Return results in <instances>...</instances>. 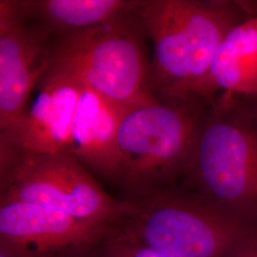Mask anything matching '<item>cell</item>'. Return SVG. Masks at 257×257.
Instances as JSON below:
<instances>
[{
    "mask_svg": "<svg viewBox=\"0 0 257 257\" xmlns=\"http://www.w3.org/2000/svg\"><path fill=\"white\" fill-rule=\"evenodd\" d=\"M135 13L152 45L154 97L195 96L223 39L248 18L237 0H140Z\"/></svg>",
    "mask_w": 257,
    "mask_h": 257,
    "instance_id": "cell-1",
    "label": "cell"
},
{
    "mask_svg": "<svg viewBox=\"0 0 257 257\" xmlns=\"http://www.w3.org/2000/svg\"><path fill=\"white\" fill-rule=\"evenodd\" d=\"M181 187L257 226V101L209 106Z\"/></svg>",
    "mask_w": 257,
    "mask_h": 257,
    "instance_id": "cell-2",
    "label": "cell"
},
{
    "mask_svg": "<svg viewBox=\"0 0 257 257\" xmlns=\"http://www.w3.org/2000/svg\"><path fill=\"white\" fill-rule=\"evenodd\" d=\"M209 106L194 95L152 97L125 110L117 134L121 184L130 195L183 179Z\"/></svg>",
    "mask_w": 257,
    "mask_h": 257,
    "instance_id": "cell-3",
    "label": "cell"
},
{
    "mask_svg": "<svg viewBox=\"0 0 257 257\" xmlns=\"http://www.w3.org/2000/svg\"><path fill=\"white\" fill-rule=\"evenodd\" d=\"M126 200L128 211L119 225L163 257H230L257 231L256 225L181 186Z\"/></svg>",
    "mask_w": 257,
    "mask_h": 257,
    "instance_id": "cell-4",
    "label": "cell"
},
{
    "mask_svg": "<svg viewBox=\"0 0 257 257\" xmlns=\"http://www.w3.org/2000/svg\"><path fill=\"white\" fill-rule=\"evenodd\" d=\"M135 11L51 41L52 59L70 67L86 86L123 110L153 97L148 92V40Z\"/></svg>",
    "mask_w": 257,
    "mask_h": 257,
    "instance_id": "cell-5",
    "label": "cell"
},
{
    "mask_svg": "<svg viewBox=\"0 0 257 257\" xmlns=\"http://www.w3.org/2000/svg\"><path fill=\"white\" fill-rule=\"evenodd\" d=\"M5 158L0 200L37 204L110 227L128 212V201L112 198L68 151L38 155L9 150Z\"/></svg>",
    "mask_w": 257,
    "mask_h": 257,
    "instance_id": "cell-6",
    "label": "cell"
},
{
    "mask_svg": "<svg viewBox=\"0 0 257 257\" xmlns=\"http://www.w3.org/2000/svg\"><path fill=\"white\" fill-rule=\"evenodd\" d=\"M115 227L37 204L0 200V247L19 256H89Z\"/></svg>",
    "mask_w": 257,
    "mask_h": 257,
    "instance_id": "cell-7",
    "label": "cell"
},
{
    "mask_svg": "<svg viewBox=\"0 0 257 257\" xmlns=\"http://www.w3.org/2000/svg\"><path fill=\"white\" fill-rule=\"evenodd\" d=\"M82 88V80L74 70L52 59L17 124L0 135V149L38 155L68 151Z\"/></svg>",
    "mask_w": 257,
    "mask_h": 257,
    "instance_id": "cell-8",
    "label": "cell"
},
{
    "mask_svg": "<svg viewBox=\"0 0 257 257\" xmlns=\"http://www.w3.org/2000/svg\"><path fill=\"white\" fill-rule=\"evenodd\" d=\"M51 60L50 39L21 17L15 0H0V135L17 124Z\"/></svg>",
    "mask_w": 257,
    "mask_h": 257,
    "instance_id": "cell-9",
    "label": "cell"
},
{
    "mask_svg": "<svg viewBox=\"0 0 257 257\" xmlns=\"http://www.w3.org/2000/svg\"><path fill=\"white\" fill-rule=\"evenodd\" d=\"M124 111L83 83L68 148L88 171L116 182L120 175L117 134Z\"/></svg>",
    "mask_w": 257,
    "mask_h": 257,
    "instance_id": "cell-10",
    "label": "cell"
},
{
    "mask_svg": "<svg viewBox=\"0 0 257 257\" xmlns=\"http://www.w3.org/2000/svg\"><path fill=\"white\" fill-rule=\"evenodd\" d=\"M195 96L208 106L222 98L257 101V18H247L221 42Z\"/></svg>",
    "mask_w": 257,
    "mask_h": 257,
    "instance_id": "cell-11",
    "label": "cell"
},
{
    "mask_svg": "<svg viewBox=\"0 0 257 257\" xmlns=\"http://www.w3.org/2000/svg\"><path fill=\"white\" fill-rule=\"evenodd\" d=\"M140 0H15L21 17L50 41L123 18Z\"/></svg>",
    "mask_w": 257,
    "mask_h": 257,
    "instance_id": "cell-12",
    "label": "cell"
},
{
    "mask_svg": "<svg viewBox=\"0 0 257 257\" xmlns=\"http://www.w3.org/2000/svg\"><path fill=\"white\" fill-rule=\"evenodd\" d=\"M102 248L104 257H163L139 242L121 225L111 230Z\"/></svg>",
    "mask_w": 257,
    "mask_h": 257,
    "instance_id": "cell-13",
    "label": "cell"
},
{
    "mask_svg": "<svg viewBox=\"0 0 257 257\" xmlns=\"http://www.w3.org/2000/svg\"><path fill=\"white\" fill-rule=\"evenodd\" d=\"M248 18H257V0H237Z\"/></svg>",
    "mask_w": 257,
    "mask_h": 257,
    "instance_id": "cell-14",
    "label": "cell"
},
{
    "mask_svg": "<svg viewBox=\"0 0 257 257\" xmlns=\"http://www.w3.org/2000/svg\"><path fill=\"white\" fill-rule=\"evenodd\" d=\"M0 257H22L17 255L6 248L0 247Z\"/></svg>",
    "mask_w": 257,
    "mask_h": 257,
    "instance_id": "cell-15",
    "label": "cell"
}]
</instances>
